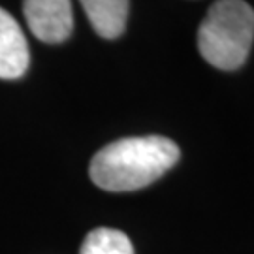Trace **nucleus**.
<instances>
[{"label": "nucleus", "mask_w": 254, "mask_h": 254, "mask_svg": "<svg viewBox=\"0 0 254 254\" xmlns=\"http://www.w3.org/2000/svg\"><path fill=\"white\" fill-rule=\"evenodd\" d=\"M254 42V9L245 0H217L198 28V51L211 66L234 72Z\"/></svg>", "instance_id": "obj_2"}, {"label": "nucleus", "mask_w": 254, "mask_h": 254, "mask_svg": "<svg viewBox=\"0 0 254 254\" xmlns=\"http://www.w3.org/2000/svg\"><path fill=\"white\" fill-rule=\"evenodd\" d=\"M98 36L115 40L125 32L130 0H79Z\"/></svg>", "instance_id": "obj_5"}, {"label": "nucleus", "mask_w": 254, "mask_h": 254, "mask_svg": "<svg viewBox=\"0 0 254 254\" xmlns=\"http://www.w3.org/2000/svg\"><path fill=\"white\" fill-rule=\"evenodd\" d=\"M179 156L175 141L164 136L123 137L92 156L89 173L104 190H139L172 170Z\"/></svg>", "instance_id": "obj_1"}, {"label": "nucleus", "mask_w": 254, "mask_h": 254, "mask_svg": "<svg viewBox=\"0 0 254 254\" xmlns=\"http://www.w3.org/2000/svg\"><path fill=\"white\" fill-rule=\"evenodd\" d=\"M30 63L27 38L19 23L0 8V79H19Z\"/></svg>", "instance_id": "obj_4"}, {"label": "nucleus", "mask_w": 254, "mask_h": 254, "mask_svg": "<svg viewBox=\"0 0 254 254\" xmlns=\"http://www.w3.org/2000/svg\"><path fill=\"white\" fill-rule=\"evenodd\" d=\"M25 19L32 34L46 44H61L73 30L70 0H25Z\"/></svg>", "instance_id": "obj_3"}, {"label": "nucleus", "mask_w": 254, "mask_h": 254, "mask_svg": "<svg viewBox=\"0 0 254 254\" xmlns=\"http://www.w3.org/2000/svg\"><path fill=\"white\" fill-rule=\"evenodd\" d=\"M79 254H134L127 234L113 228H96L87 234Z\"/></svg>", "instance_id": "obj_6"}]
</instances>
